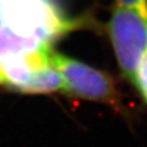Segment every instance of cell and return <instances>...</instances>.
Wrapping results in <instances>:
<instances>
[{
	"mask_svg": "<svg viewBox=\"0 0 147 147\" xmlns=\"http://www.w3.org/2000/svg\"><path fill=\"white\" fill-rule=\"evenodd\" d=\"M50 60L63 80V90L80 98L113 104L119 93L110 75L51 50Z\"/></svg>",
	"mask_w": 147,
	"mask_h": 147,
	"instance_id": "obj_3",
	"label": "cell"
},
{
	"mask_svg": "<svg viewBox=\"0 0 147 147\" xmlns=\"http://www.w3.org/2000/svg\"><path fill=\"white\" fill-rule=\"evenodd\" d=\"M108 31L121 71L135 85L140 67L147 55V20L137 11L116 5Z\"/></svg>",
	"mask_w": 147,
	"mask_h": 147,
	"instance_id": "obj_2",
	"label": "cell"
},
{
	"mask_svg": "<svg viewBox=\"0 0 147 147\" xmlns=\"http://www.w3.org/2000/svg\"><path fill=\"white\" fill-rule=\"evenodd\" d=\"M135 85L147 101V55L144 57L142 64L140 67Z\"/></svg>",
	"mask_w": 147,
	"mask_h": 147,
	"instance_id": "obj_4",
	"label": "cell"
},
{
	"mask_svg": "<svg viewBox=\"0 0 147 147\" xmlns=\"http://www.w3.org/2000/svg\"><path fill=\"white\" fill-rule=\"evenodd\" d=\"M73 26L53 0H0V63L51 49Z\"/></svg>",
	"mask_w": 147,
	"mask_h": 147,
	"instance_id": "obj_1",
	"label": "cell"
},
{
	"mask_svg": "<svg viewBox=\"0 0 147 147\" xmlns=\"http://www.w3.org/2000/svg\"><path fill=\"white\" fill-rule=\"evenodd\" d=\"M116 5L137 11L147 20V0H116Z\"/></svg>",
	"mask_w": 147,
	"mask_h": 147,
	"instance_id": "obj_5",
	"label": "cell"
},
{
	"mask_svg": "<svg viewBox=\"0 0 147 147\" xmlns=\"http://www.w3.org/2000/svg\"><path fill=\"white\" fill-rule=\"evenodd\" d=\"M5 75L2 73L1 69H0V85H5Z\"/></svg>",
	"mask_w": 147,
	"mask_h": 147,
	"instance_id": "obj_6",
	"label": "cell"
}]
</instances>
